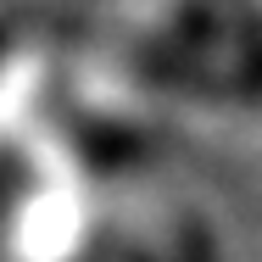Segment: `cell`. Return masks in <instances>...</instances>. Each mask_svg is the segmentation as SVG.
<instances>
[{"label":"cell","mask_w":262,"mask_h":262,"mask_svg":"<svg viewBox=\"0 0 262 262\" xmlns=\"http://www.w3.org/2000/svg\"><path fill=\"white\" fill-rule=\"evenodd\" d=\"M11 45H17V23H11V17H0V67H6Z\"/></svg>","instance_id":"6da1fadb"}]
</instances>
